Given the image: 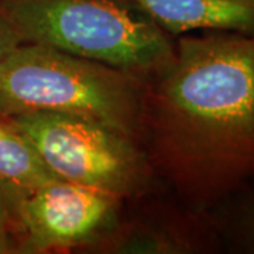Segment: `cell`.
<instances>
[{"mask_svg": "<svg viewBox=\"0 0 254 254\" xmlns=\"http://www.w3.org/2000/svg\"><path fill=\"white\" fill-rule=\"evenodd\" d=\"M138 144L184 208L209 215L254 182V34H182L144 79Z\"/></svg>", "mask_w": 254, "mask_h": 254, "instance_id": "6da1fadb", "label": "cell"}, {"mask_svg": "<svg viewBox=\"0 0 254 254\" xmlns=\"http://www.w3.org/2000/svg\"><path fill=\"white\" fill-rule=\"evenodd\" d=\"M144 79L51 47L20 44L0 61V115H78L138 143Z\"/></svg>", "mask_w": 254, "mask_h": 254, "instance_id": "7a4b0ae2", "label": "cell"}, {"mask_svg": "<svg viewBox=\"0 0 254 254\" xmlns=\"http://www.w3.org/2000/svg\"><path fill=\"white\" fill-rule=\"evenodd\" d=\"M21 44L51 47L147 78L175 54L171 36L127 0H0Z\"/></svg>", "mask_w": 254, "mask_h": 254, "instance_id": "3957f363", "label": "cell"}, {"mask_svg": "<svg viewBox=\"0 0 254 254\" xmlns=\"http://www.w3.org/2000/svg\"><path fill=\"white\" fill-rule=\"evenodd\" d=\"M61 180L122 199L148 190L154 174L136 140L93 119L37 112L11 116Z\"/></svg>", "mask_w": 254, "mask_h": 254, "instance_id": "277c9868", "label": "cell"}, {"mask_svg": "<svg viewBox=\"0 0 254 254\" xmlns=\"http://www.w3.org/2000/svg\"><path fill=\"white\" fill-rule=\"evenodd\" d=\"M122 198L73 182H48L23 193L20 223L27 253L98 247L118 229Z\"/></svg>", "mask_w": 254, "mask_h": 254, "instance_id": "5b68a950", "label": "cell"}, {"mask_svg": "<svg viewBox=\"0 0 254 254\" xmlns=\"http://www.w3.org/2000/svg\"><path fill=\"white\" fill-rule=\"evenodd\" d=\"M170 36L193 31L254 34V0H127Z\"/></svg>", "mask_w": 254, "mask_h": 254, "instance_id": "8992f818", "label": "cell"}, {"mask_svg": "<svg viewBox=\"0 0 254 254\" xmlns=\"http://www.w3.org/2000/svg\"><path fill=\"white\" fill-rule=\"evenodd\" d=\"M0 180L24 192L61 180L47 167L13 118L4 115H0Z\"/></svg>", "mask_w": 254, "mask_h": 254, "instance_id": "52a82bcc", "label": "cell"}, {"mask_svg": "<svg viewBox=\"0 0 254 254\" xmlns=\"http://www.w3.org/2000/svg\"><path fill=\"white\" fill-rule=\"evenodd\" d=\"M209 215L223 247L235 253L254 254V182Z\"/></svg>", "mask_w": 254, "mask_h": 254, "instance_id": "ba28073f", "label": "cell"}, {"mask_svg": "<svg viewBox=\"0 0 254 254\" xmlns=\"http://www.w3.org/2000/svg\"><path fill=\"white\" fill-rule=\"evenodd\" d=\"M24 190L0 180V227H9L23 235L20 223V200ZM24 237V236H23Z\"/></svg>", "mask_w": 254, "mask_h": 254, "instance_id": "9c48e42d", "label": "cell"}, {"mask_svg": "<svg viewBox=\"0 0 254 254\" xmlns=\"http://www.w3.org/2000/svg\"><path fill=\"white\" fill-rule=\"evenodd\" d=\"M16 253H27L23 235L9 227H0V254Z\"/></svg>", "mask_w": 254, "mask_h": 254, "instance_id": "30bf717a", "label": "cell"}, {"mask_svg": "<svg viewBox=\"0 0 254 254\" xmlns=\"http://www.w3.org/2000/svg\"><path fill=\"white\" fill-rule=\"evenodd\" d=\"M21 44L7 20L0 14V61Z\"/></svg>", "mask_w": 254, "mask_h": 254, "instance_id": "8fae6325", "label": "cell"}]
</instances>
